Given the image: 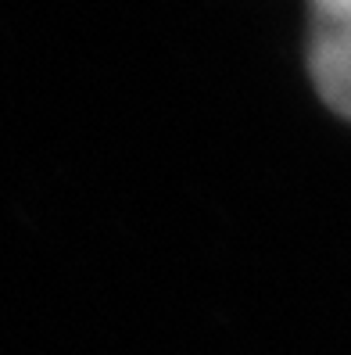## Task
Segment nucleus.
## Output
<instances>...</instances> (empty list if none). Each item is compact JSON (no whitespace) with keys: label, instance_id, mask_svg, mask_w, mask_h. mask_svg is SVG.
I'll return each instance as SVG.
<instances>
[{"label":"nucleus","instance_id":"obj_1","mask_svg":"<svg viewBox=\"0 0 351 355\" xmlns=\"http://www.w3.org/2000/svg\"><path fill=\"white\" fill-rule=\"evenodd\" d=\"M308 61L323 101L351 119V0H312Z\"/></svg>","mask_w":351,"mask_h":355}]
</instances>
